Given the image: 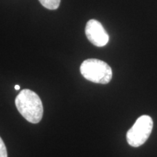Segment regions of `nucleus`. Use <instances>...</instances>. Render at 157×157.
<instances>
[{
    "label": "nucleus",
    "instance_id": "obj_6",
    "mask_svg": "<svg viewBox=\"0 0 157 157\" xmlns=\"http://www.w3.org/2000/svg\"><path fill=\"white\" fill-rule=\"evenodd\" d=\"M0 157H7V148L1 137H0Z\"/></svg>",
    "mask_w": 157,
    "mask_h": 157
},
{
    "label": "nucleus",
    "instance_id": "obj_3",
    "mask_svg": "<svg viewBox=\"0 0 157 157\" xmlns=\"http://www.w3.org/2000/svg\"><path fill=\"white\" fill-rule=\"evenodd\" d=\"M154 122L150 116L143 115L137 119L127 132V141L129 146L139 147L146 142L151 134Z\"/></svg>",
    "mask_w": 157,
    "mask_h": 157
},
{
    "label": "nucleus",
    "instance_id": "obj_5",
    "mask_svg": "<svg viewBox=\"0 0 157 157\" xmlns=\"http://www.w3.org/2000/svg\"><path fill=\"white\" fill-rule=\"evenodd\" d=\"M39 1L43 7L50 10H57L60 4V0H39Z\"/></svg>",
    "mask_w": 157,
    "mask_h": 157
},
{
    "label": "nucleus",
    "instance_id": "obj_4",
    "mask_svg": "<svg viewBox=\"0 0 157 157\" xmlns=\"http://www.w3.org/2000/svg\"><path fill=\"white\" fill-rule=\"evenodd\" d=\"M85 34L88 40L96 47H103L108 44L109 36L107 31L97 20L91 19L87 23Z\"/></svg>",
    "mask_w": 157,
    "mask_h": 157
},
{
    "label": "nucleus",
    "instance_id": "obj_1",
    "mask_svg": "<svg viewBox=\"0 0 157 157\" xmlns=\"http://www.w3.org/2000/svg\"><path fill=\"white\" fill-rule=\"evenodd\" d=\"M15 103L19 113L29 122L37 124L42 120L44 112L42 102L34 92L23 90L17 95Z\"/></svg>",
    "mask_w": 157,
    "mask_h": 157
},
{
    "label": "nucleus",
    "instance_id": "obj_2",
    "mask_svg": "<svg viewBox=\"0 0 157 157\" xmlns=\"http://www.w3.org/2000/svg\"><path fill=\"white\" fill-rule=\"evenodd\" d=\"M82 75L88 81L94 83L105 84L112 78V70L106 63L99 59L85 60L80 66Z\"/></svg>",
    "mask_w": 157,
    "mask_h": 157
},
{
    "label": "nucleus",
    "instance_id": "obj_7",
    "mask_svg": "<svg viewBox=\"0 0 157 157\" xmlns=\"http://www.w3.org/2000/svg\"><path fill=\"white\" fill-rule=\"evenodd\" d=\"M15 89L16 90H20V86H19V85H15Z\"/></svg>",
    "mask_w": 157,
    "mask_h": 157
}]
</instances>
